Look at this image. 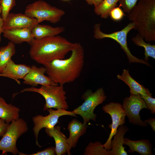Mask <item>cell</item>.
I'll return each instance as SVG.
<instances>
[{
  "instance_id": "6da1fadb",
  "label": "cell",
  "mask_w": 155,
  "mask_h": 155,
  "mask_svg": "<svg viewBox=\"0 0 155 155\" xmlns=\"http://www.w3.org/2000/svg\"><path fill=\"white\" fill-rule=\"evenodd\" d=\"M71 52L69 58L55 59L44 66L48 76L56 84L72 82L80 76L84 62V49L75 42Z\"/></svg>"
},
{
  "instance_id": "7a4b0ae2",
  "label": "cell",
  "mask_w": 155,
  "mask_h": 155,
  "mask_svg": "<svg viewBox=\"0 0 155 155\" xmlns=\"http://www.w3.org/2000/svg\"><path fill=\"white\" fill-rule=\"evenodd\" d=\"M29 54L33 60L44 66L56 59L65 58L74 43L59 36L34 39L30 44Z\"/></svg>"
},
{
  "instance_id": "3957f363",
  "label": "cell",
  "mask_w": 155,
  "mask_h": 155,
  "mask_svg": "<svg viewBox=\"0 0 155 155\" xmlns=\"http://www.w3.org/2000/svg\"><path fill=\"white\" fill-rule=\"evenodd\" d=\"M135 29L147 42L155 41V0H140L129 14Z\"/></svg>"
},
{
  "instance_id": "277c9868",
  "label": "cell",
  "mask_w": 155,
  "mask_h": 155,
  "mask_svg": "<svg viewBox=\"0 0 155 155\" xmlns=\"http://www.w3.org/2000/svg\"><path fill=\"white\" fill-rule=\"evenodd\" d=\"M25 92H36L44 98L46 102L44 105L43 111L52 108L65 110L69 108L66 101V92L63 85L42 86L38 88L34 87L24 88L15 94L14 96L19 93Z\"/></svg>"
},
{
  "instance_id": "5b68a950",
  "label": "cell",
  "mask_w": 155,
  "mask_h": 155,
  "mask_svg": "<svg viewBox=\"0 0 155 155\" xmlns=\"http://www.w3.org/2000/svg\"><path fill=\"white\" fill-rule=\"evenodd\" d=\"M106 97L102 88L98 89L94 92L91 90H88L82 96L84 102L73 111L75 115L82 117L83 123L85 124H87L90 120L96 121L97 115L94 113V111L96 106L102 103Z\"/></svg>"
},
{
  "instance_id": "8992f818",
  "label": "cell",
  "mask_w": 155,
  "mask_h": 155,
  "mask_svg": "<svg viewBox=\"0 0 155 155\" xmlns=\"http://www.w3.org/2000/svg\"><path fill=\"white\" fill-rule=\"evenodd\" d=\"M101 24H95L93 26L94 37L97 39L108 38L114 40L120 45L121 48L125 53L128 59L129 63H142L151 67L149 63L143 59H139L131 53L127 46V36L128 33L132 29H135V26L132 22H130L122 30L106 34L102 32L100 29Z\"/></svg>"
},
{
  "instance_id": "52a82bcc",
  "label": "cell",
  "mask_w": 155,
  "mask_h": 155,
  "mask_svg": "<svg viewBox=\"0 0 155 155\" xmlns=\"http://www.w3.org/2000/svg\"><path fill=\"white\" fill-rule=\"evenodd\" d=\"M24 13L36 18L38 24L44 21L55 24L60 21L65 12L63 10L40 0L28 5Z\"/></svg>"
},
{
  "instance_id": "ba28073f",
  "label": "cell",
  "mask_w": 155,
  "mask_h": 155,
  "mask_svg": "<svg viewBox=\"0 0 155 155\" xmlns=\"http://www.w3.org/2000/svg\"><path fill=\"white\" fill-rule=\"evenodd\" d=\"M27 123L23 119L19 118L12 121L0 140V150L2 154L9 152L14 155L18 154L16 146L18 139L28 130Z\"/></svg>"
},
{
  "instance_id": "9c48e42d",
  "label": "cell",
  "mask_w": 155,
  "mask_h": 155,
  "mask_svg": "<svg viewBox=\"0 0 155 155\" xmlns=\"http://www.w3.org/2000/svg\"><path fill=\"white\" fill-rule=\"evenodd\" d=\"M49 114L44 116L37 115L33 117L32 121L34 124L33 131L35 138L36 144L39 148L41 146L38 141V134L40 131L43 128L51 129L53 128L58 122L59 118L64 115H69L76 117L73 111H68L64 109H59L56 110L50 108L47 110Z\"/></svg>"
},
{
  "instance_id": "30bf717a",
  "label": "cell",
  "mask_w": 155,
  "mask_h": 155,
  "mask_svg": "<svg viewBox=\"0 0 155 155\" xmlns=\"http://www.w3.org/2000/svg\"><path fill=\"white\" fill-rule=\"evenodd\" d=\"M122 107L130 123L143 127L148 125L147 123L141 120L139 114L142 109L144 108L148 109L140 95L131 94L129 97H125L123 100Z\"/></svg>"
},
{
  "instance_id": "8fae6325",
  "label": "cell",
  "mask_w": 155,
  "mask_h": 155,
  "mask_svg": "<svg viewBox=\"0 0 155 155\" xmlns=\"http://www.w3.org/2000/svg\"><path fill=\"white\" fill-rule=\"evenodd\" d=\"M102 109L105 113L110 115L112 119V123L109 125L111 129L110 133L106 141L103 144L104 148L109 150L112 148L111 140L116 134L118 127L125 124L126 116L122 105L118 102H111L103 106Z\"/></svg>"
},
{
  "instance_id": "7c38bea8",
  "label": "cell",
  "mask_w": 155,
  "mask_h": 155,
  "mask_svg": "<svg viewBox=\"0 0 155 155\" xmlns=\"http://www.w3.org/2000/svg\"><path fill=\"white\" fill-rule=\"evenodd\" d=\"M38 24L36 18L25 13H11L9 14L4 22L3 30L21 28L32 30Z\"/></svg>"
},
{
  "instance_id": "4fadbf2b",
  "label": "cell",
  "mask_w": 155,
  "mask_h": 155,
  "mask_svg": "<svg viewBox=\"0 0 155 155\" xmlns=\"http://www.w3.org/2000/svg\"><path fill=\"white\" fill-rule=\"evenodd\" d=\"M46 73L45 67H38L35 65L31 67V69L23 79L24 84L36 87L39 84L42 86L55 85L48 76L44 75Z\"/></svg>"
},
{
  "instance_id": "5bb4252c",
  "label": "cell",
  "mask_w": 155,
  "mask_h": 155,
  "mask_svg": "<svg viewBox=\"0 0 155 155\" xmlns=\"http://www.w3.org/2000/svg\"><path fill=\"white\" fill-rule=\"evenodd\" d=\"M61 128L59 126H55L53 129L45 128V131L48 135L54 139L56 155H62L66 153L71 155V148L68 143L67 138L61 131Z\"/></svg>"
},
{
  "instance_id": "9a60e30c",
  "label": "cell",
  "mask_w": 155,
  "mask_h": 155,
  "mask_svg": "<svg viewBox=\"0 0 155 155\" xmlns=\"http://www.w3.org/2000/svg\"><path fill=\"white\" fill-rule=\"evenodd\" d=\"M31 29L27 28H16L3 31V36L14 44L27 42L30 45L34 38Z\"/></svg>"
},
{
  "instance_id": "2e32d148",
  "label": "cell",
  "mask_w": 155,
  "mask_h": 155,
  "mask_svg": "<svg viewBox=\"0 0 155 155\" xmlns=\"http://www.w3.org/2000/svg\"><path fill=\"white\" fill-rule=\"evenodd\" d=\"M30 69L31 67L23 64H16L11 59L4 68L1 73L20 84V82L18 80L23 79Z\"/></svg>"
},
{
  "instance_id": "e0dca14e",
  "label": "cell",
  "mask_w": 155,
  "mask_h": 155,
  "mask_svg": "<svg viewBox=\"0 0 155 155\" xmlns=\"http://www.w3.org/2000/svg\"><path fill=\"white\" fill-rule=\"evenodd\" d=\"M117 77L128 86L131 94L152 96V94L148 88L140 84L131 76L128 69H123L122 74L117 75Z\"/></svg>"
},
{
  "instance_id": "ac0fdd59",
  "label": "cell",
  "mask_w": 155,
  "mask_h": 155,
  "mask_svg": "<svg viewBox=\"0 0 155 155\" xmlns=\"http://www.w3.org/2000/svg\"><path fill=\"white\" fill-rule=\"evenodd\" d=\"M88 125L82 123L76 119H73L68 124L67 129L69 133L67 138L69 144L72 148L76 147L79 139L86 132Z\"/></svg>"
},
{
  "instance_id": "d6986e66",
  "label": "cell",
  "mask_w": 155,
  "mask_h": 155,
  "mask_svg": "<svg viewBox=\"0 0 155 155\" xmlns=\"http://www.w3.org/2000/svg\"><path fill=\"white\" fill-rule=\"evenodd\" d=\"M129 130L127 127L125 125L119 126L116 134L113 136V139L111 141V149L109 150L111 155H127L123 146L124 136Z\"/></svg>"
},
{
  "instance_id": "ffe728a7",
  "label": "cell",
  "mask_w": 155,
  "mask_h": 155,
  "mask_svg": "<svg viewBox=\"0 0 155 155\" xmlns=\"http://www.w3.org/2000/svg\"><path fill=\"white\" fill-rule=\"evenodd\" d=\"M123 145H127L129 147L128 152L129 153L137 152L141 155H153L152 153V144L148 140L134 141L124 137Z\"/></svg>"
},
{
  "instance_id": "44dd1931",
  "label": "cell",
  "mask_w": 155,
  "mask_h": 155,
  "mask_svg": "<svg viewBox=\"0 0 155 155\" xmlns=\"http://www.w3.org/2000/svg\"><path fill=\"white\" fill-rule=\"evenodd\" d=\"M65 30V28L62 26L53 27L49 25L38 24L32 28L31 32L34 39H39L57 35Z\"/></svg>"
},
{
  "instance_id": "7402d4cb",
  "label": "cell",
  "mask_w": 155,
  "mask_h": 155,
  "mask_svg": "<svg viewBox=\"0 0 155 155\" xmlns=\"http://www.w3.org/2000/svg\"><path fill=\"white\" fill-rule=\"evenodd\" d=\"M20 109L11 104L7 103L0 96V118L9 123L19 118Z\"/></svg>"
},
{
  "instance_id": "603a6c76",
  "label": "cell",
  "mask_w": 155,
  "mask_h": 155,
  "mask_svg": "<svg viewBox=\"0 0 155 155\" xmlns=\"http://www.w3.org/2000/svg\"><path fill=\"white\" fill-rule=\"evenodd\" d=\"M15 44L9 41L6 46L0 47V73L15 54Z\"/></svg>"
},
{
  "instance_id": "cb8c5ba5",
  "label": "cell",
  "mask_w": 155,
  "mask_h": 155,
  "mask_svg": "<svg viewBox=\"0 0 155 155\" xmlns=\"http://www.w3.org/2000/svg\"><path fill=\"white\" fill-rule=\"evenodd\" d=\"M120 0H103L98 6L94 7V12L102 18L106 19L109 16L111 11L117 7Z\"/></svg>"
},
{
  "instance_id": "d4e9b609",
  "label": "cell",
  "mask_w": 155,
  "mask_h": 155,
  "mask_svg": "<svg viewBox=\"0 0 155 155\" xmlns=\"http://www.w3.org/2000/svg\"><path fill=\"white\" fill-rule=\"evenodd\" d=\"M132 40L136 45L144 48L145 61H148L149 57L155 59V45L146 42L139 33L132 38Z\"/></svg>"
},
{
  "instance_id": "484cf974",
  "label": "cell",
  "mask_w": 155,
  "mask_h": 155,
  "mask_svg": "<svg viewBox=\"0 0 155 155\" xmlns=\"http://www.w3.org/2000/svg\"><path fill=\"white\" fill-rule=\"evenodd\" d=\"M84 155H111L108 150L98 141L90 142L85 149Z\"/></svg>"
},
{
  "instance_id": "4316f807",
  "label": "cell",
  "mask_w": 155,
  "mask_h": 155,
  "mask_svg": "<svg viewBox=\"0 0 155 155\" xmlns=\"http://www.w3.org/2000/svg\"><path fill=\"white\" fill-rule=\"evenodd\" d=\"M1 17L4 22L10 13V11L15 5V0H0Z\"/></svg>"
},
{
  "instance_id": "83f0119b",
  "label": "cell",
  "mask_w": 155,
  "mask_h": 155,
  "mask_svg": "<svg viewBox=\"0 0 155 155\" xmlns=\"http://www.w3.org/2000/svg\"><path fill=\"white\" fill-rule=\"evenodd\" d=\"M138 0H120L119 7H121L123 11L129 14L133 8L136 4Z\"/></svg>"
},
{
  "instance_id": "f1b7e54d",
  "label": "cell",
  "mask_w": 155,
  "mask_h": 155,
  "mask_svg": "<svg viewBox=\"0 0 155 155\" xmlns=\"http://www.w3.org/2000/svg\"><path fill=\"white\" fill-rule=\"evenodd\" d=\"M125 15L123 11L119 7H116L111 11L109 16L113 21L118 22L122 19Z\"/></svg>"
},
{
  "instance_id": "f546056e",
  "label": "cell",
  "mask_w": 155,
  "mask_h": 155,
  "mask_svg": "<svg viewBox=\"0 0 155 155\" xmlns=\"http://www.w3.org/2000/svg\"><path fill=\"white\" fill-rule=\"evenodd\" d=\"M145 102L148 109H150L152 114L155 113V98L152 96H144L140 95Z\"/></svg>"
},
{
  "instance_id": "4dcf8cb0",
  "label": "cell",
  "mask_w": 155,
  "mask_h": 155,
  "mask_svg": "<svg viewBox=\"0 0 155 155\" xmlns=\"http://www.w3.org/2000/svg\"><path fill=\"white\" fill-rule=\"evenodd\" d=\"M56 154L55 147H50L41 151L29 155H55Z\"/></svg>"
},
{
  "instance_id": "1f68e13d",
  "label": "cell",
  "mask_w": 155,
  "mask_h": 155,
  "mask_svg": "<svg viewBox=\"0 0 155 155\" xmlns=\"http://www.w3.org/2000/svg\"><path fill=\"white\" fill-rule=\"evenodd\" d=\"M9 124L0 118V137H2L5 133Z\"/></svg>"
},
{
  "instance_id": "d6a6232c",
  "label": "cell",
  "mask_w": 155,
  "mask_h": 155,
  "mask_svg": "<svg viewBox=\"0 0 155 155\" xmlns=\"http://www.w3.org/2000/svg\"><path fill=\"white\" fill-rule=\"evenodd\" d=\"M88 4L93 5L94 7L98 6L103 0H85Z\"/></svg>"
},
{
  "instance_id": "836d02e7",
  "label": "cell",
  "mask_w": 155,
  "mask_h": 155,
  "mask_svg": "<svg viewBox=\"0 0 155 155\" xmlns=\"http://www.w3.org/2000/svg\"><path fill=\"white\" fill-rule=\"evenodd\" d=\"M146 123L149 124L152 129L155 132V118H150L145 120L144 121Z\"/></svg>"
},
{
  "instance_id": "e575fe53",
  "label": "cell",
  "mask_w": 155,
  "mask_h": 155,
  "mask_svg": "<svg viewBox=\"0 0 155 155\" xmlns=\"http://www.w3.org/2000/svg\"><path fill=\"white\" fill-rule=\"evenodd\" d=\"M1 9L0 5V42H1V35L3 31V27L4 23V21L1 16Z\"/></svg>"
},
{
  "instance_id": "d590c367",
  "label": "cell",
  "mask_w": 155,
  "mask_h": 155,
  "mask_svg": "<svg viewBox=\"0 0 155 155\" xmlns=\"http://www.w3.org/2000/svg\"><path fill=\"white\" fill-rule=\"evenodd\" d=\"M0 76H3L6 77V76L5 75L2 73H0Z\"/></svg>"
},
{
  "instance_id": "8d00e7d4",
  "label": "cell",
  "mask_w": 155,
  "mask_h": 155,
  "mask_svg": "<svg viewBox=\"0 0 155 155\" xmlns=\"http://www.w3.org/2000/svg\"><path fill=\"white\" fill-rule=\"evenodd\" d=\"M61 0L63 1H69L70 0Z\"/></svg>"
},
{
  "instance_id": "74e56055",
  "label": "cell",
  "mask_w": 155,
  "mask_h": 155,
  "mask_svg": "<svg viewBox=\"0 0 155 155\" xmlns=\"http://www.w3.org/2000/svg\"></svg>"
}]
</instances>
